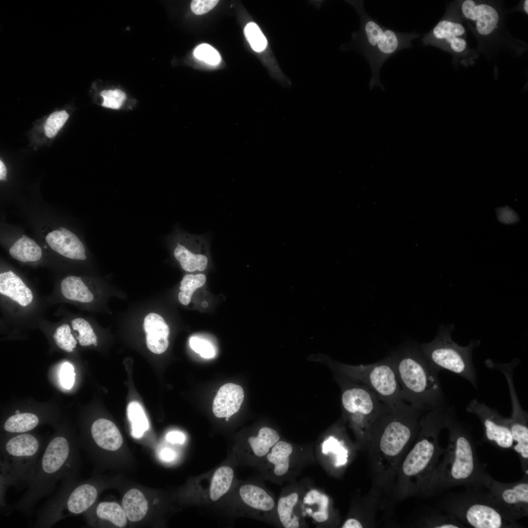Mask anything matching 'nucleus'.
<instances>
[{
	"instance_id": "f257e3e1",
	"label": "nucleus",
	"mask_w": 528,
	"mask_h": 528,
	"mask_svg": "<svg viewBox=\"0 0 528 528\" xmlns=\"http://www.w3.org/2000/svg\"><path fill=\"white\" fill-rule=\"evenodd\" d=\"M424 412L405 401L387 406L373 428L367 450L369 492L379 499L383 508L392 504L396 470L417 436Z\"/></svg>"
},
{
	"instance_id": "f03ea898",
	"label": "nucleus",
	"mask_w": 528,
	"mask_h": 528,
	"mask_svg": "<svg viewBox=\"0 0 528 528\" xmlns=\"http://www.w3.org/2000/svg\"><path fill=\"white\" fill-rule=\"evenodd\" d=\"M454 410L448 406L423 414L417 436L396 470L392 503L420 495L444 452L440 436Z\"/></svg>"
},
{
	"instance_id": "7ed1b4c3",
	"label": "nucleus",
	"mask_w": 528,
	"mask_h": 528,
	"mask_svg": "<svg viewBox=\"0 0 528 528\" xmlns=\"http://www.w3.org/2000/svg\"><path fill=\"white\" fill-rule=\"evenodd\" d=\"M445 429L447 447L420 496H432L457 486L487 489L493 478L480 462L470 430L458 420L455 410Z\"/></svg>"
},
{
	"instance_id": "20e7f679",
	"label": "nucleus",
	"mask_w": 528,
	"mask_h": 528,
	"mask_svg": "<svg viewBox=\"0 0 528 528\" xmlns=\"http://www.w3.org/2000/svg\"><path fill=\"white\" fill-rule=\"evenodd\" d=\"M390 355L403 400L425 412L449 406L439 379V372L425 358L419 345L404 344Z\"/></svg>"
},
{
	"instance_id": "39448f33",
	"label": "nucleus",
	"mask_w": 528,
	"mask_h": 528,
	"mask_svg": "<svg viewBox=\"0 0 528 528\" xmlns=\"http://www.w3.org/2000/svg\"><path fill=\"white\" fill-rule=\"evenodd\" d=\"M76 443L65 435H57L44 448L32 480L12 509L29 515L38 502L49 495L59 481L77 477L79 454Z\"/></svg>"
},
{
	"instance_id": "423d86ee",
	"label": "nucleus",
	"mask_w": 528,
	"mask_h": 528,
	"mask_svg": "<svg viewBox=\"0 0 528 528\" xmlns=\"http://www.w3.org/2000/svg\"><path fill=\"white\" fill-rule=\"evenodd\" d=\"M484 488L470 487L461 492L447 493L439 501L438 508L467 527L521 528L505 513L490 491Z\"/></svg>"
},
{
	"instance_id": "0eeeda50",
	"label": "nucleus",
	"mask_w": 528,
	"mask_h": 528,
	"mask_svg": "<svg viewBox=\"0 0 528 528\" xmlns=\"http://www.w3.org/2000/svg\"><path fill=\"white\" fill-rule=\"evenodd\" d=\"M44 448L33 435L20 433L9 437L0 446V500L5 506L3 496L9 486L20 491L27 487Z\"/></svg>"
},
{
	"instance_id": "6e6552de",
	"label": "nucleus",
	"mask_w": 528,
	"mask_h": 528,
	"mask_svg": "<svg viewBox=\"0 0 528 528\" xmlns=\"http://www.w3.org/2000/svg\"><path fill=\"white\" fill-rule=\"evenodd\" d=\"M453 324L441 325L431 342L419 345L421 351L431 365L438 372L447 370L468 380L477 388V372L472 360L474 349L480 340H474L461 346L452 339Z\"/></svg>"
},
{
	"instance_id": "1a4fd4ad",
	"label": "nucleus",
	"mask_w": 528,
	"mask_h": 528,
	"mask_svg": "<svg viewBox=\"0 0 528 528\" xmlns=\"http://www.w3.org/2000/svg\"><path fill=\"white\" fill-rule=\"evenodd\" d=\"M362 27L360 33L363 53L371 66L372 76L370 82L372 89L376 85L383 87L379 73L384 63L399 50L412 47L411 41L419 36L414 33H400L382 26L360 7Z\"/></svg>"
},
{
	"instance_id": "9d476101",
	"label": "nucleus",
	"mask_w": 528,
	"mask_h": 528,
	"mask_svg": "<svg viewBox=\"0 0 528 528\" xmlns=\"http://www.w3.org/2000/svg\"><path fill=\"white\" fill-rule=\"evenodd\" d=\"M98 490L92 483L72 477L62 482L56 492L39 509L34 528H49L59 521L86 512L95 502Z\"/></svg>"
},
{
	"instance_id": "9b49d317",
	"label": "nucleus",
	"mask_w": 528,
	"mask_h": 528,
	"mask_svg": "<svg viewBox=\"0 0 528 528\" xmlns=\"http://www.w3.org/2000/svg\"><path fill=\"white\" fill-rule=\"evenodd\" d=\"M341 401L357 435L360 448L367 451L373 428L388 405L374 393L361 385L344 389Z\"/></svg>"
},
{
	"instance_id": "f8f14e48",
	"label": "nucleus",
	"mask_w": 528,
	"mask_h": 528,
	"mask_svg": "<svg viewBox=\"0 0 528 528\" xmlns=\"http://www.w3.org/2000/svg\"><path fill=\"white\" fill-rule=\"evenodd\" d=\"M341 368L388 406L393 407L404 401L401 398L399 383L390 354L374 363L356 366L343 365Z\"/></svg>"
},
{
	"instance_id": "ddd939ff",
	"label": "nucleus",
	"mask_w": 528,
	"mask_h": 528,
	"mask_svg": "<svg viewBox=\"0 0 528 528\" xmlns=\"http://www.w3.org/2000/svg\"><path fill=\"white\" fill-rule=\"evenodd\" d=\"M466 411L476 416L481 422L486 441L502 449H512L513 440L508 418L503 417L495 409L476 398L470 401Z\"/></svg>"
},
{
	"instance_id": "4468645a",
	"label": "nucleus",
	"mask_w": 528,
	"mask_h": 528,
	"mask_svg": "<svg viewBox=\"0 0 528 528\" xmlns=\"http://www.w3.org/2000/svg\"><path fill=\"white\" fill-rule=\"evenodd\" d=\"M487 489L512 520L528 516V475L524 474L521 480L510 483L492 478Z\"/></svg>"
},
{
	"instance_id": "2eb2a0df",
	"label": "nucleus",
	"mask_w": 528,
	"mask_h": 528,
	"mask_svg": "<svg viewBox=\"0 0 528 528\" xmlns=\"http://www.w3.org/2000/svg\"><path fill=\"white\" fill-rule=\"evenodd\" d=\"M465 35V30L462 24L443 19L425 35L423 42L425 44L440 47L448 46L453 51L462 53L467 46Z\"/></svg>"
},
{
	"instance_id": "dca6fc26",
	"label": "nucleus",
	"mask_w": 528,
	"mask_h": 528,
	"mask_svg": "<svg viewBox=\"0 0 528 528\" xmlns=\"http://www.w3.org/2000/svg\"><path fill=\"white\" fill-rule=\"evenodd\" d=\"M45 240L53 250L65 257L75 260L87 259L82 242L74 234L64 227L49 233Z\"/></svg>"
},
{
	"instance_id": "f3484780",
	"label": "nucleus",
	"mask_w": 528,
	"mask_h": 528,
	"mask_svg": "<svg viewBox=\"0 0 528 528\" xmlns=\"http://www.w3.org/2000/svg\"><path fill=\"white\" fill-rule=\"evenodd\" d=\"M462 12L467 19L475 22L476 30L480 35L490 34L497 27L499 14L490 5L476 4L472 0H466L462 3Z\"/></svg>"
},
{
	"instance_id": "a211bd4d",
	"label": "nucleus",
	"mask_w": 528,
	"mask_h": 528,
	"mask_svg": "<svg viewBox=\"0 0 528 528\" xmlns=\"http://www.w3.org/2000/svg\"><path fill=\"white\" fill-rule=\"evenodd\" d=\"M143 328L148 349L155 354H161L169 346V327L160 315L151 312L144 318Z\"/></svg>"
},
{
	"instance_id": "6ab92c4d",
	"label": "nucleus",
	"mask_w": 528,
	"mask_h": 528,
	"mask_svg": "<svg viewBox=\"0 0 528 528\" xmlns=\"http://www.w3.org/2000/svg\"><path fill=\"white\" fill-rule=\"evenodd\" d=\"M244 399L242 388L234 383H226L218 390L213 402V412L219 418H230L240 409Z\"/></svg>"
},
{
	"instance_id": "aec40b11",
	"label": "nucleus",
	"mask_w": 528,
	"mask_h": 528,
	"mask_svg": "<svg viewBox=\"0 0 528 528\" xmlns=\"http://www.w3.org/2000/svg\"><path fill=\"white\" fill-rule=\"evenodd\" d=\"M0 294L23 308L29 307L34 300L31 289L12 270L0 273Z\"/></svg>"
},
{
	"instance_id": "412c9836",
	"label": "nucleus",
	"mask_w": 528,
	"mask_h": 528,
	"mask_svg": "<svg viewBox=\"0 0 528 528\" xmlns=\"http://www.w3.org/2000/svg\"><path fill=\"white\" fill-rule=\"evenodd\" d=\"M90 433L96 446L104 451H115L123 443V438L118 428L106 418L95 420L91 425Z\"/></svg>"
},
{
	"instance_id": "4be33fe9",
	"label": "nucleus",
	"mask_w": 528,
	"mask_h": 528,
	"mask_svg": "<svg viewBox=\"0 0 528 528\" xmlns=\"http://www.w3.org/2000/svg\"><path fill=\"white\" fill-rule=\"evenodd\" d=\"M193 237L186 235L177 241L174 251V256L185 271L189 272L196 270L202 271L207 268L208 258L203 254L193 251L191 248Z\"/></svg>"
},
{
	"instance_id": "5701e85b",
	"label": "nucleus",
	"mask_w": 528,
	"mask_h": 528,
	"mask_svg": "<svg viewBox=\"0 0 528 528\" xmlns=\"http://www.w3.org/2000/svg\"><path fill=\"white\" fill-rule=\"evenodd\" d=\"M60 290L66 300L81 304L92 302L94 295L79 277L69 276L61 281Z\"/></svg>"
},
{
	"instance_id": "b1692460",
	"label": "nucleus",
	"mask_w": 528,
	"mask_h": 528,
	"mask_svg": "<svg viewBox=\"0 0 528 528\" xmlns=\"http://www.w3.org/2000/svg\"><path fill=\"white\" fill-rule=\"evenodd\" d=\"M122 507L127 518L136 522L142 520L148 510V503L143 494L132 488L128 491L122 499Z\"/></svg>"
},
{
	"instance_id": "393cba45",
	"label": "nucleus",
	"mask_w": 528,
	"mask_h": 528,
	"mask_svg": "<svg viewBox=\"0 0 528 528\" xmlns=\"http://www.w3.org/2000/svg\"><path fill=\"white\" fill-rule=\"evenodd\" d=\"M239 493L243 501L254 508L269 511L274 506L273 498L258 486L245 484L240 487Z\"/></svg>"
},
{
	"instance_id": "a878e982",
	"label": "nucleus",
	"mask_w": 528,
	"mask_h": 528,
	"mask_svg": "<svg viewBox=\"0 0 528 528\" xmlns=\"http://www.w3.org/2000/svg\"><path fill=\"white\" fill-rule=\"evenodd\" d=\"M9 254L14 259L23 263L37 261L42 255L41 247L25 235L11 246Z\"/></svg>"
},
{
	"instance_id": "bb28decb",
	"label": "nucleus",
	"mask_w": 528,
	"mask_h": 528,
	"mask_svg": "<svg viewBox=\"0 0 528 528\" xmlns=\"http://www.w3.org/2000/svg\"><path fill=\"white\" fill-rule=\"evenodd\" d=\"M416 526L419 528H465L462 523L449 514L440 513L432 510L420 517Z\"/></svg>"
},
{
	"instance_id": "cd10ccee",
	"label": "nucleus",
	"mask_w": 528,
	"mask_h": 528,
	"mask_svg": "<svg viewBox=\"0 0 528 528\" xmlns=\"http://www.w3.org/2000/svg\"><path fill=\"white\" fill-rule=\"evenodd\" d=\"M292 445L284 441H278L267 456L268 461L275 465L274 472L277 476L286 474L289 467V457L292 452Z\"/></svg>"
},
{
	"instance_id": "c85d7f7f",
	"label": "nucleus",
	"mask_w": 528,
	"mask_h": 528,
	"mask_svg": "<svg viewBox=\"0 0 528 528\" xmlns=\"http://www.w3.org/2000/svg\"><path fill=\"white\" fill-rule=\"evenodd\" d=\"M40 422L38 417L30 413H22L9 417L4 422L3 428L9 433H25L37 426Z\"/></svg>"
},
{
	"instance_id": "c756f323",
	"label": "nucleus",
	"mask_w": 528,
	"mask_h": 528,
	"mask_svg": "<svg viewBox=\"0 0 528 528\" xmlns=\"http://www.w3.org/2000/svg\"><path fill=\"white\" fill-rule=\"evenodd\" d=\"M95 512L99 520L109 522L119 528H123L127 524V517L124 510L117 503H100L97 506Z\"/></svg>"
},
{
	"instance_id": "7c9ffc66",
	"label": "nucleus",
	"mask_w": 528,
	"mask_h": 528,
	"mask_svg": "<svg viewBox=\"0 0 528 528\" xmlns=\"http://www.w3.org/2000/svg\"><path fill=\"white\" fill-rule=\"evenodd\" d=\"M233 476V470L229 466L220 467L215 471L210 489V497L212 501H217L227 492L231 485Z\"/></svg>"
},
{
	"instance_id": "2f4dec72",
	"label": "nucleus",
	"mask_w": 528,
	"mask_h": 528,
	"mask_svg": "<svg viewBox=\"0 0 528 528\" xmlns=\"http://www.w3.org/2000/svg\"><path fill=\"white\" fill-rule=\"evenodd\" d=\"M280 437L275 430L269 427L261 428L257 437H251L248 441L254 453L258 457L266 455L270 448L279 441Z\"/></svg>"
},
{
	"instance_id": "473e14b6",
	"label": "nucleus",
	"mask_w": 528,
	"mask_h": 528,
	"mask_svg": "<svg viewBox=\"0 0 528 528\" xmlns=\"http://www.w3.org/2000/svg\"><path fill=\"white\" fill-rule=\"evenodd\" d=\"M127 416L131 427V435L140 438L149 429V424L145 412L137 401L131 402L127 407Z\"/></svg>"
},
{
	"instance_id": "72a5a7b5",
	"label": "nucleus",
	"mask_w": 528,
	"mask_h": 528,
	"mask_svg": "<svg viewBox=\"0 0 528 528\" xmlns=\"http://www.w3.org/2000/svg\"><path fill=\"white\" fill-rule=\"evenodd\" d=\"M298 495L295 492L281 498L278 504L277 511L280 520L286 528H298L299 527L298 518L292 516V511L297 503Z\"/></svg>"
},
{
	"instance_id": "f704fd0d",
	"label": "nucleus",
	"mask_w": 528,
	"mask_h": 528,
	"mask_svg": "<svg viewBox=\"0 0 528 528\" xmlns=\"http://www.w3.org/2000/svg\"><path fill=\"white\" fill-rule=\"evenodd\" d=\"M70 325L75 337L81 346H97V336L88 321L82 317H76L71 320Z\"/></svg>"
},
{
	"instance_id": "c9c22d12",
	"label": "nucleus",
	"mask_w": 528,
	"mask_h": 528,
	"mask_svg": "<svg viewBox=\"0 0 528 528\" xmlns=\"http://www.w3.org/2000/svg\"><path fill=\"white\" fill-rule=\"evenodd\" d=\"M206 281V277L203 274H186L180 282V291L178 295L179 302L183 305H188L194 292L202 286Z\"/></svg>"
},
{
	"instance_id": "e433bc0d",
	"label": "nucleus",
	"mask_w": 528,
	"mask_h": 528,
	"mask_svg": "<svg viewBox=\"0 0 528 528\" xmlns=\"http://www.w3.org/2000/svg\"><path fill=\"white\" fill-rule=\"evenodd\" d=\"M322 452L326 455L330 453L334 455V465L336 467L343 466L348 462L349 451L345 446L344 442L334 437H330L323 442Z\"/></svg>"
},
{
	"instance_id": "4c0bfd02",
	"label": "nucleus",
	"mask_w": 528,
	"mask_h": 528,
	"mask_svg": "<svg viewBox=\"0 0 528 528\" xmlns=\"http://www.w3.org/2000/svg\"><path fill=\"white\" fill-rule=\"evenodd\" d=\"M70 325L62 324L55 329L53 338L57 346L63 351L71 352L76 347L77 339Z\"/></svg>"
},
{
	"instance_id": "58836bf2",
	"label": "nucleus",
	"mask_w": 528,
	"mask_h": 528,
	"mask_svg": "<svg viewBox=\"0 0 528 528\" xmlns=\"http://www.w3.org/2000/svg\"><path fill=\"white\" fill-rule=\"evenodd\" d=\"M244 34L254 51L261 52L265 49L267 44L266 39L255 23H248L244 27Z\"/></svg>"
},
{
	"instance_id": "ea45409f",
	"label": "nucleus",
	"mask_w": 528,
	"mask_h": 528,
	"mask_svg": "<svg viewBox=\"0 0 528 528\" xmlns=\"http://www.w3.org/2000/svg\"><path fill=\"white\" fill-rule=\"evenodd\" d=\"M69 117L65 110L55 111L50 115L46 121L45 134L49 138L54 137L64 126Z\"/></svg>"
},
{
	"instance_id": "a19ab883",
	"label": "nucleus",
	"mask_w": 528,
	"mask_h": 528,
	"mask_svg": "<svg viewBox=\"0 0 528 528\" xmlns=\"http://www.w3.org/2000/svg\"><path fill=\"white\" fill-rule=\"evenodd\" d=\"M100 95L103 98L102 105L113 109H119L126 99L125 93L120 89L105 90Z\"/></svg>"
},
{
	"instance_id": "79ce46f5",
	"label": "nucleus",
	"mask_w": 528,
	"mask_h": 528,
	"mask_svg": "<svg viewBox=\"0 0 528 528\" xmlns=\"http://www.w3.org/2000/svg\"><path fill=\"white\" fill-rule=\"evenodd\" d=\"M194 54L198 59L212 65L218 64L220 60V57L218 52L208 44H202L198 45L195 49Z\"/></svg>"
},
{
	"instance_id": "37998d69",
	"label": "nucleus",
	"mask_w": 528,
	"mask_h": 528,
	"mask_svg": "<svg viewBox=\"0 0 528 528\" xmlns=\"http://www.w3.org/2000/svg\"><path fill=\"white\" fill-rule=\"evenodd\" d=\"M189 344L191 349L202 357L211 358L215 356V349L207 340L193 336L190 338Z\"/></svg>"
},
{
	"instance_id": "c03bdc74",
	"label": "nucleus",
	"mask_w": 528,
	"mask_h": 528,
	"mask_svg": "<svg viewBox=\"0 0 528 528\" xmlns=\"http://www.w3.org/2000/svg\"><path fill=\"white\" fill-rule=\"evenodd\" d=\"M75 375L73 366L68 362L64 363L62 366L60 372V380L62 386L66 389H70L73 385Z\"/></svg>"
},
{
	"instance_id": "a18cd8bd",
	"label": "nucleus",
	"mask_w": 528,
	"mask_h": 528,
	"mask_svg": "<svg viewBox=\"0 0 528 528\" xmlns=\"http://www.w3.org/2000/svg\"><path fill=\"white\" fill-rule=\"evenodd\" d=\"M218 2V0H194L191 2V8L195 14L202 15L212 9Z\"/></svg>"
},
{
	"instance_id": "49530a36",
	"label": "nucleus",
	"mask_w": 528,
	"mask_h": 528,
	"mask_svg": "<svg viewBox=\"0 0 528 528\" xmlns=\"http://www.w3.org/2000/svg\"><path fill=\"white\" fill-rule=\"evenodd\" d=\"M496 212L498 220L503 223L512 224L518 220L517 214L508 207L498 208Z\"/></svg>"
},
{
	"instance_id": "de8ad7c7",
	"label": "nucleus",
	"mask_w": 528,
	"mask_h": 528,
	"mask_svg": "<svg viewBox=\"0 0 528 528\" xmlns=\"http://www.w3.org/2000/svg\"><path fill=\"white\" fill-rule=\"evenodd\" d=\"M166 440L172 443L182 444L185 440L184 435L179 431H171L166 436Z\"/></svg>"
},
{
	"instance_id": "09e8293b",
	"label": "nucleus",
	"mask_w": 528,
	"mask_h": 528,
	"mask_svg": "<svg viewBox=\"0 0 528 528\" xmlns=\"http://www.w3.org/2000/svg\"><path fill=\"white\" fill-rule=\"evenodd\" d=\"M176 457V452L170 448H164L159 453L160 459L164 462L172 461L174 460Z\"/></svg>"
},
{
	"instance_id": "8fccbe9b",
	"label": "nucleus",
	"mask_w": 528,
	"mask_h": 528,
	"mask_svg": "<svg viewBox=\"0 0 528 528\" xmlns=\"http://www.w3.org/2000/svg\"><path fill=\"white\" fill-rule=\"evenodd\" d=\"M312 516L313 518L317 522H323L327 521L329 518V513H326L320 511L314 512Z\"/></svg>"
},
{
	"instance_id": "3c124183",
	"label": "nucleus",
	"mask_w": 528,
	"mask_h": 528,
	"mask_svg": "<svg viewBox=\"0 0 528 528\" xmlns=\"http://www.w3.org/2000/svg\"><path fill=\"white\" fill-rule=\"evenodd\" d=\"M7 170L3 162L0 161V180H6Z\"/></svg>"
},
{
	"instance_id": "603ef678",
	"label": "nucleus",
	"mask_w": 528,
	"mask_h": 528,
	"mask_svg": "<svg viewBox=\"0 0 528 528\" xmlns=\"http://www.w3.org/2000/svg\"><path fill=\"white\" fill-rule=\"evenodd\" d=\"M524 8L527 14H528V0H526L524 3Z\"/></svg>"
},
{
	"instance_id": "864d4df0",
	"label": "nucleus",
	"mask_w": 528,
	"mask_h": 528,
	"mask_svg": "<svg viewBox=\"0 0 528 528\" xmlns=\"http://www.w3.org/2000/svg\"><path fill=\"white\" fill-rule=\"evenodd\" d=\"M306 512L309 514L312 512V510L310 508H307L306 509Z\"/></svg>"
},
{
	"instance_id": "5fc2aeb1",
	"label": "nucleus",
	"mask_w": 528,
	"mask_h": 528,
	"mask_svg": "<svg viewBox=\"0 0 528 528\" xmlns=\"http://www.w3.org/2000/svg\"><path fill=\"white\" fill-rule=\"evenodd\" d=\"M20 411L19 410H16V412H15V414H20Z\"/></svg>"
},
{
	"instance_id": "6e6d98bb",
	"label": "nucleus",
	"mask_w": 528,
	"mask_h": 528,
	"mask_svg": "<svg viewBox=\"0 0 528 528\" xmlns=\"http://www.w3.org/2000/svg\"><path fill=\"white\" fill-rule=\"evenodd\" d=\"M229 417H226V418H225V420H226V421H228V420H229Z\"/></svg>"
}]
</instances>
